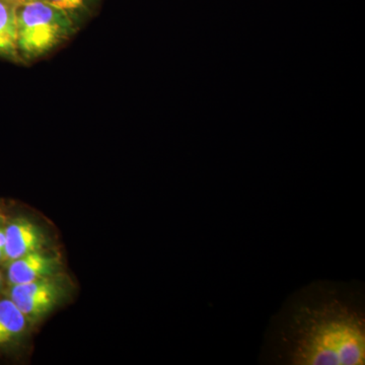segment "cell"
Masks as SVG:
<instances>
[{"label": "cell", "mask_w": 365, "mask_h": 365, "mask_svg": "<svg viewBox=\"0 0 365 365\" xmlns=\"http://www.w3.org/2000/svg\"><path fill=\"white\" fill-rule=\"evenodd\" d=\"M364 288L316 281L294 292L271 322V364L359 365L365 361Z\"/></svg>", "instance_id": "6da1fadb"}, {"label": "cell", "mask_w": 365, "mask_h": 365, "mask_svg": "<svg viewBox=\"0 0 365 365\" xmlns=\"http://www.w3.org/2000/svg\"><path fill=\"white\" fill-rule=\"evenodd\" d=\"M16 21L19 53L28 59L52 51L74 30L71 14L43 0L16 7Z\"/></svg>", "instance_id": "7a4b0ae2"}, {"label": "cell", "mask_w": 365, "mask_h": 365, "mask_svg": "<svg viewBox=\"0 0 365 365\" xmlns=\"http://www.w3.org/2000/svg\"><path fill=\"white\" fill-rule=\"evenodd\" d=\"M61 288L49 277L13 285L11 299L26 319H39L52 311L60 297Z\"/></svg>", "instance_id": "3957f363"}, {"label": "cell", "mask_w": 365, "mask_h": 365, "mask_svg": "<svg viewBox=\"0 0 365 365\" xmlns=\"http://www.w3.org/2000/svg\"><path fill=\"white\" fill-rule=\"evenodd\" d=\"M4 256L14 261L42 248L43 235L39 228L26 220H16L4 230Z\"/></svg>", "instance_id": "277c9868"}, {"label": "cell", "mask_w": 365, "mask_h": 365, "mask_svg": "<svg viewBox=\"0 0 365 365\" xmlns=\"http://www.w3.org/2000/svg\"><path fill=\"white\" fill-rule=\"evenodd\" d=\"M54 268L53 258L39 250L11 261L7 270V279L11 285L24 284L49 277Z\"/></svg>", "instance_id": "5b68a950"}, {"label": "cell", "mask_w": 365, "mask_h": 365, "mask_svg": "<svg viewBox=\"0 0 365 365\" xmlns=\"http://www.w3.org/2000/svg\"><path fill=\"white\" fill-rule=\"evenodd\" d=\"M19 55L16 6L0 0V56L16 59Z\"/></svg>", "instance_id": "8992f818"}, {"label": "cell", "mask_w": 365, "mask_h": 365, "mask_svg": "<svg viewBox=\"0 0 365 365\" xmlns=\"http://www.w3.org/2000/svg\"><path fill=\"white\" fill-rule=\"evenodd\" d=\"M28 319L11 299H0V347L13 344L26 331Z\"/></svg>", "instance_id": "52a82bcc"}, {"label": "cell", "mask_w": 365, "mask_h": 365, "mask_svg": "<svg viewBox=\"0 0 365 365\" xmlns=\"http://www.w3.org/2000/svg\"><path fill=\"white\" fill-rule=\"evenodd\" d=\"M43 1L51 4L52 6L56 7V9L66 11V13L71 14V16L76 11L85 9L86 4V0H43Z\"/></svg>", "instance_id": "ba28073f"}, {"label": "cell", "mask_w": 365, "mask_h": 365, "mask_svg": "<svg viewBox=\"0 0 365 365\" xmlns=\"http://www.w3.org/2000/svg\"><path fill=\"white\" fill-rule=\"evenodd\" d=\"M4 242H6V235H4V230L0 227V259L4 257Z\"/></svg>", "instance_id": "9c48e42d"}, {"label": "cell", "mask_w": 365, "mask_h": 365, "mask_svg": "<svg viewBox=\"0 0 365 365\" xmlns=\"http://www.w3.org/2000/svg\"><path fill=\"white\" fill-rule=\"evenodd\" d=\"M11 4H14L16 7L23 6V4H29V2L36 1V0H7Z\"/></svg>", "instance_id": "30bf717a"}, {"label": "cell", "mask_w": 365, "mask_h": 365, "mask_svg": "<svg viewBox=\"0 0 365 365\" xmlns=\"http://www.w3.org/2000/svg\"><path fill=\"white\" fill-rule=\"evenodd\" d=\"M2 283V277H1V273H0V287H1Z\"/></svg>", "instance_id": "8fae6325"}]
</instances>
